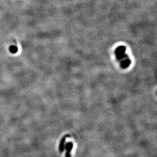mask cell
I'll list each match as a JSON object with an SVG mask.
<instances>
[{
	"label": "cell",
	"mask_w": 157,
	"mask_h": 157,
	"mask_svg": "<svg viewBox=\"0 0 157 157\" xmlns=\"http://www.w3.org/2000/svg\"><path fill=\"white\" fill-rule=\"evenodd\" d=\"M126 48L124 46H119L116 49V55L118 59H122L123 58H125L127 57V55L125 54Z\"/></svg>",
	"instance_id": "cell-1"
},
{
	"label": "cell",
	"mask_w": 157,
	"mask_h": 157,
	"mask_svg": "<svg viewBox=\"0 0 157 157\" xmlns=\"http://www.w3.org/2000/svg\"><path fill=\"white\" fill-rule=\"evenodd\" d=\"M73 144L72 143H68L66 145V150H67V153H66V157H71V151L72 148Z\"/></svg>",
	"instance_id": "cell-2"
},
{
	"label": "cell",
	"mask_w": 157,
	"mask_h": 157,
	"mask_svg": "<svg viewBox=\"0 0 157 157\" xmlns=\"http://www.w3.org/2000/svg\"><path fill=\"white\" fill-rule=\"evenodd\" d=\"M130 60L129 59L127 58L122 61V64H121V65H122L123 68H126L128 67V66L130 65Z\"/></svg>",
	"instance_id": "cell-3"
},
{
	"label": "cell",
	"mask_w": 157,
	"mask_h": 157,
	"mask_svg": "<svg viewBox=\"0 0 157 157\" xmlns=\"http://www.w3.org/2000/svg\"><path fill=\"white\" fill-rule=\"evenodd\" d=\"M18 48L15 45H11V47H9V51L12 54H15L18 52Z\"/></svg>",
	"instance_id": "cell-4"
},
{
	"label": "cell",
	"mask_w": 157,
	"mask_h": 157,
	"mask_svg": "<svg viewBox=\"0 0 157 157\" xmlns=\"http://www.w3.org/2000/svg\"><path fill=\"white\" fill-rule=\"evenodd\" d=\"M65 137L63 138L62 140V141H61V145H60V151H63V148H64V143H65Z\"/></svg>",
	"instance_id": "cell-5"
}]
</instances>
